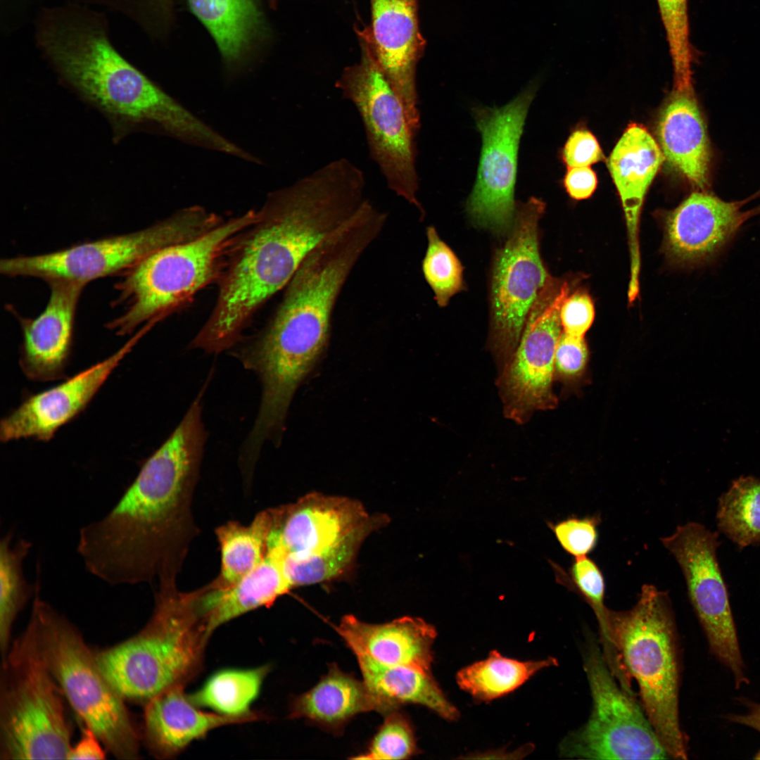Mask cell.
<instances>
[{"mask_svg":"<svg viewBox=\"0 0 760 760\" xmlns=\"http://www.w3.org/2000/svg\"><path fill=\"white\" fill-rule=\"evenodd\" d=\"M613 638L624 669L640 690L644 711L670 758L686 759L679 718V658L667 593L644 585L629 610H610Z\"/></svg>","mask_w":760,"mask_h":760,"instance_id":"52a82bcc","label":"cell"},{"mask_svg":"<svg viewBox=\"0 0 760 760\" xmlns=\"http://www.w3.org/2000/svg\"><path fill=\"white\" fill-rule=\"evenodd\" d=\"M363 680L369 688L400 707L419 704L448 721L459 717L457 709L444 695L430 672L406 666H388L364 655L356 656Z\"/></svg>","mask_w":760,"mask_h":760,"instance_id":"83f0119b","label":"cell"},{"mask_svg":"<svg viewBox=\"0 0 760 760\" xmlns=\"http://www.w3.org/2000/svg\"><path fill=\"white\" fill-rule=\"evenodd\" d=\"M417 752L416 739L410 722L398 710L386 718L372 738L367 751L354 756L355 759H407Z\"/></svg>","mask_w":760,"mask_h":760,"instance_id":"74e56055","label":"cell"},{"mask_svg":"<svg viewBox=\"0 0 760 760\" xmlns=\"http://www.w3.org/2000/svg\"><path fill=\"white\" fill-rule=\"evenodd\" d=\"M13 532L5 534L0 540V647L2 658L10 648L13 622L32 596H34L40 583H28L23 573V562L28 555L32 543L20 539L12 544Z\"/></svg>","mask_w":760,"mask_h":760,"instance_id":"1f68e13d","label":"cell"},{"mask_svg":"<svg viewBox=\"0 0 760 760\" xmlns=\"http://www.w3.org/2000/svg\"><path fill=\"white\" fill-rule=\"evenodd\" d=\"M224 220L193 205L139 231L79 243L53 252L1 259L0 272L8 277H35L46 283L68 281L87 285L121 274L153 252L194 239Z\"/></svg>","mask_w":760,"mask_h":760,"instance_id":"30bf717a","label":"cell"},{"mask_svg":"<svg viewBox=\"0 0 760 760\" xmlns=\"http://www.w3.org/2000/svg\"><path fill=\"white\" fill-rule=\"evenodd\" d=\"M2 661L1 759H68L71 733L63 695L44 657L32 617Z\"/></svg>","mask_w":760,"mask_h":760,"instance_id":"ba28073f","label":"cell"},{"mask_svg":"<svg viewBox=\"0 0 760 760\" xmlns=\"http://www.w3.org/2000/svg\"><path fill=\"white\" fill-rule=\"evenodd\" d=\"M665 159L661 148L642 125L631 124L610 154L607 165L624 211L631 253L628 294L639 293L640 215L647 191Z\"/></svg>","mask_w":760,"mask_h":760,"instance_id":"7402d4cb","label":"cell"},{"mask_svg":"<svg viewBox=\"0 0 760 760\" xmlns=\"http://www.w3.org/2000/svg\"><path fill=\"white\" fill-rule=\"evenodd\" d=\"M263 718L253 711L243 716L203 711L184 693V687L178 686L146 702L144 730L151 752L158 757L170 758L215 728Z\"/></svg>","mask_w":760,"mask_h":760,"instance_id":"cb8c5ba5","label":"cell"},{"mask_svg":"<svg viewBox=\"0 0 760 760\" xmlns=\"http://www.w3.org/2000/svg\"><path fill=\"white\" fill-rule=\"evenodd\" d=\"M270 508L259 512L248 525L229 521L215 530L220 551V569L211 583L232 585L258 566L267 553L271 528Z\"/></svg>","mask_w":760,"mask_h":760,"instance_id":"f546056e","label":"cell"},{"mask_svg":"<svg viewBox=\"0 0 760 760\" xmlns=\"http://www.w3.org/2000/svg\"><path fill=\"white\" fill-rule=\"evenodd\" d=\"M588 349L584 337L562 331L555 355V372L565 379L580 376L588 361Z\"/></svg>","mask_w":760,"mask_h":760,"instance_id":"ab89813d","label":"cell"},{"mask_svg":"<svg viewBox=\"0 0 760 760\" xmlns=\"http://www.w3.org/2000/svg\"><path fill=\"white\" fill-rule=\"evenodd\" d=\"M742 205L707 191L691 194L666 221V248L671 258L686 265L716 258L752 214L742 211Z\"/></svg>","mask_w":760,"mask_h":760,"instance_id":"44dd1931","label":"cell"},{"mask_svg":"<svg viewBox=\"0 0 760 760\" xmlns=\"http://www.w3.org/2000/svg\"><path fill=\"white\" fill-rule=\"evenodd\" d=\"M595 308L586 293L576 292L567 296L560 309V320L563 332L578 337H584L593 324Z\"/></svg>","mask_w":760,"mask_h":760,"instance_id":"60d3db41","label":"cell"},{"mask_svg":"<svg viewBox=\"0 0 760 760\" xmlns=\"http://www.w3.org/2000/svg\"><path fill=\"white\" fill-rule=\"evenodd\" d=\"M428 246L422 262L424 277L441 307L463 289V268L451 248L441 239L435 227L426 229Z\"/></svg>","mask_w":760,"mask_h":760,"instance_id":"8d00e7d4","label":"cell"},{"mask_svg":"<svg viewBox=\"0 0 760 760\" xmlns=\"http://www.w3.org/2000/svg\"><path fill=\"white\" fill-rule=\"evenodd\" d=\"M398 709L373 692L363 680L334 664L313 688L293 699L289 717L338 730L360 713L374 711L386 716Z\"/></svg>","mask_w":760,"mask_h":760,"instance_id":"4316f807","label":"cell"},{"mask_svg":"<svg viewBox=\"0 0 760 760\" xmlns=\"http://www.w3.org/2000/svg\"><path fill=\"white\" fill-rule=\"evenodd\" d=\"M737 701L745 709L743 713H730L723 718L728 722L750 728L760 733V703L747 697H738Z\"/></svg>","mask_w":760,"mask_h":760,"instance_id":"f6af8a7d","label":"cell"},{"mask_svg":"<svg viewBox=\"0 0 760 760\" xmlns=\"http://www.w3.org/2000/svg\"><path fill=\"white\" fill-rule=\"evenodd\" d=\"M755 213H760V206H759V207H758V208H757L756 209V210H755Z\"/></svg>","mask_w":760,"mask_h":760,"instance_id":"7dc6e473","label":"cell"},{"mask_svg":"<svg viewBox=\"0 0 760 760\" xmlns=\"http://www.w3.org/2000/svg\"><path fill=\"white\" fill-rule=\"evenodd\" d=\"M564 184L571 198L582 200L589 198L593 194L597 180L595 172L590 166L574 167L568 168Z\"/></svg>","mask_w":760,"mask_h":760,"instance_id":"7bdbcfd3","label":"cell"},{"mask_svg":"<svg viewBox=\"0 0 760 760\" xmlns=\"http://www.w3.org/2000/svg\"><path fill=\"white\" fill-rule=\"evenodd\" d=\"M371 25L355 31L368 41L380 69L403 103L412 123L420 126L417 65L426 46L419 25L417 0H370Z\"/></svg>","mask_w":760,"mask_h":760,"instance_id":"d6986e66","label":"cell"},{"mask_svg":"<svg viewBox=\"0 0 760 760\" xmlns=\"http://www.w3.org/2000/svg\"><path fill=\"white\" fill-rule=\"evenodd\" d=\"M50 296L44 310L34 318L18 315L23 334L20 366L35 381L65 376L74 338L77 304L85 286L68 281L47 283Z\"/></svg>","mask_w":760,"mask_h":760,"instance_id":"ffe728a7","label":"cell"},{"mask_svg":"<svg viewBox=\"0 0 760 760\" xmlns=\"http://www.w3.org/2000/svg\"><path fill=\"white\" fill-rule=\"evenodd\" d=\"M600 522L597 516L572 517L559 522L553 530L562 547L574 557H581L596 547Z\"/></svg>","mask_w":760,"mask_h":760,"instance_id":"f35d334b","label":"cell"},{"mask_svg":"<svg viewBox=\"0 0 760 760\" xmlns=\"http://www.w3.org/2000/svg\"><path fill=\"white\" fill-rule=\"evenodd\" d=\"M355 209L347 187L322 170L270 193L229 247L215 305L190 347L217 354L236 343L260 308Z\"/></svg>","mask_w":760,"mask_h":760,"instance_id":"7a4b0ae2","label":"cell"},{"mask_svg":"<svg viewBox=\"0 0 760 760\" xmlns=\"http://www.w3.org/2000/svg\"><path fill=\"white\" fill-rule=\"evenodd\" d=\"M269 671L267 665L220 671L189 697L198 707L208 708L219 714L246 716L253 712L250 706L258 696Z\"/></svg>","mask_w":760,"mask_h":760,"instance_id":"d6a6232c","label":"cell"},{"mask_svg":"<svg viewBox=\"0 0 760 760\" xmlns=\"http://www.w3.org/2000/svg\"><path fill=\"white\" fill-rule=\"evenodd\" d=\"M718 531L743 549L760 544V479L740 476L718 498Z\"/></svg>","mask_w":760,"mask_h":760,"instance_id":"836d02e7","label":"cell"},{"mask_svg":"<svg viewBox=\"0 0 760 760\" xmlns=\"http://www.w3.org/2000/svg\"><path fill=\"white\" fill-rule=\"evenodd\" d=\"M562 159L568 168L585 167L602 160L604 155L594 135L589 131L578 129L567 139Z\"/></svg>","mask_w":760,"mask_h":760,"instance_id":"b9f144b4","label":"cell"},{"mask_svg":"<svg viewBox=\"0 0 760 760\" xmlns=\"http://www.w3.org/2000/svg\"><path fill=\"white\" fill-rule=\"evenodd\" d=\"M270 3L271 6L274 8L277 5V0H270Z\"/></svg>","mask_w":760,"mask_h":760,"instance_id":"bcb514c9","label":"cell"},{"mask_svg":"<svg viewBox=\"0 0 760 760\" xmlns=\"http://www.w3.org/2000/svg\"><path fill=\"white\" fill-rule=\"evenodd\" d=\"M293 586L278 555L267 551L263 561L232 585L219 588L211 582L200 588L198 603L211 635L216 628L246 613L270 607Z\"/></svg>","mask_w":760,"mask_h":760,"instance_id":"484cf974","label":"cell"},{"mask_svg":"<svg viewBox=\"0 0 760 760\" xmlns=\"http://www.w3.org/2000/svg\"><path fill=\"white\" fill-rule=\"evenodd\" d=\"M148 330L141 329L115 353L65 381L30 395L0 422V440L50 441L62 426L80 414L114 369Z\"/></svg>","mask_w":760,"mask_h":760,"instance_id":"ac0fdd59","label":"cell"},{"mask_svg":"<svg viewBox=\"0 0 760 760\" xmlns=\"http://www.w3.org/2000/svg\"><path fill=\"white\" fill-rule=\"evenodd\" d=\"M584 669L591 714L583 726L564 738L559 754L581 759H669L645 711L615 680L595 642H590Z\"/></svg>","mask_w":760,"mask_h":760,"instance_id":"7c38bea8","label":"cell"},{"mask_svg":"<svg viewBox=\"0 0 760 760\" xmlns=\"http://www.w3.org/2000/svg\"><path fill=\"white\" fill-rule=\"evenodd\" d=\"M270 509L267 551L292 560L331 550L372 517L357 500L318 493Z\"/></svg>","mask_w":760,"mask_h":760,"instance_id":"e0dca14e","label":"cell"},{"mask_svg":"<svg viewBox=\"0 0 760 760\" xmlns=\"http://www.w3.org/2000/svg\"><path fill=\"white\" fill-rule=\"evenodd\" d=\"M388 215L366 199L305 258L268 324L243 348L249 367L270 387L295 391L325 349L341 291Z\"/></svg>","mask_w":760,"mask_h":760,"instance_id":"3957f363","label":"cell"},{"mask_svg":"<svg viewBox=\"0 0 760 760\" xmlns=\"http://www.w3.org/2000/svg\"><path fill=\"white\" fill-rule=\"evenodd\" d=\"M63 80L102 113L120 139L143 127L215 151L226 139L124 59L101 34L78 33L49 45Z\"/></svg>","mask_w":760,"mask_h":760,"instance_id":"277c9868","label":"cell"},{"mask_svg":"<svg viewBox=\"0 0 760 760\" xmlns=\"http://www.w3.org/2000/svg\"><path fill=\"white\" fill-rule=\"evenodd\" d=\"M37 590L31 616L42 649L63 697L116 758L136 759L139 737L124 703L79 632Z\"/></svg>","mask_w":760,"mask_h":760,"instance_id":"9c48e42d","label":"cell"},{"mask_svg":"<svg viewBox=\"0 0 760 760\" xmlns=\"http://www.w3.org/2000/svg\"><path fill=\"white\" fill-rule=\"evenodd\" d=\"M535 91L531 86L501 108L474 109L483 144L467 211L475 225L497 234L511 231L514 224L519 144Z\"/></svg>","mask_w":760,"mask_h":760,"instance_id":"9a60e30c","label":"cell"},{"mask_svg":"<svg viewBox=\"0 0 760 760\" xmlns=\"http://www.w3.org/2000/svg\"><path fill=\"white\" fill-rule=\"evenodd\" d=\"M557 665L555 658L521 661L505 657L493 650L484 660L461 669L458 685L474 698L489 701L518 688L543 669Z\"/></svg>","mask_w":760,"mask_h":760,"instance_id":"4dcf8cb0","label":"cell"},{"mask_svg":"<svg viewBox=\"0 0 760 760\" xmlns=\"http://www.w3.org/2000/svg\"><path fill=\"white\" fill-rule=\"evenodd\" d=\"M199 593L200 588L179 590L177 581L158 582L145 627L96 654L101 671L124 699L147 702L184 687L197 675L210 637L199 612Z\"/></svg>","mask_w":760,"mask_h":760,"instance_id":"5b68a950","label":"cell"},{"mask_svg":"<svg viewBox=\"0 0 760 760\" xmlns=\"http://www.w3.org/2000/svg\"><path fill=\"white\" fill-rule=\"evenodd\" d=\"M358 62L345 68L335 86L353 103L365 131L370 156L388 187L424 215L417 198L415 138L418 132L379 68L365 37L356 33Z\"/></svg>","mask_w":760,"mask_h":760,"instance_id":"8fae6325","label":"cell"},{"mask_svg":"<svg viewBox=\"0 0 760 760\" xmlns=\"http://www.w3.org/2000/svg\"><path fill=\"white\" fill-rule=\"evenodd\" d=\"M545 204L531 197L517 211L504 246L495 254L491 280V334L495 349L514 354L536 300L552 281L541 260L538 221Z\"/></svg>","mask_w":760,"mask_h":760,"instance_id":"5bb4252c","label":"cell"},{"mask_svg":"<svg viewBox=\"0 0 760 760\" xmlns=\"http://www.w3.org/2000/svg\"><path fill=\"white\" fill-rule=\"evenodd\" d=\"M566 283L549 284L533 304L519 344L501 380L507 416L523 422L531 412L557 404L552 392L556 348L562 333L561 306Z\"/></svg>","mask_w":760,"mask_h":760,"instance_id":"2e32d148","label":"cell"},{"mask_svg":"<svg viewBox=\"0 0 760 760\" xmlns=\"http://www.w3.org/2000/svg\"><path fill=\"white\" fill-rule=\"evenodd\" d=\"M718 534L697 522L678 526L663 545L683 572L688 597L714 657L732 675L735 687L747 685L729 595L717 558Z\"/></svg>","mask_w":760,"mask_h":760,"instance_id":"4fadbf2b","label":"cell"},{"mask_svg":"<svg viewBox=\"0 0 760 760\" xmlns=\"http://www.w3.org/2000/svg\"><path fill=\"white\" fill-rule=\"evenodd\" d=\"M665 159L699 191L709 185L711 150L694 91H673L658 122Z\"/></svg>","mask_w":760,"mask_h":760,"instance_id":"d4e9b609","label":"cell"},{"mask_svg":"<svg viewBox=\"0 0 760 760\" xmlns=\"http://www.w3.org/2000/svg\"><path fill=\"white\" fill-rule=\"evenodd\" d=\"M96 735L85 727L80 741L71 747L68 759H103L106 753Z\"/></svg>","mask_w":760,"mask_h":760,"instance_id":"ee69618b","label":"cell"},{"mask_svg":"<svg viewBox=\"0 0 760 760\" xmlns=\"http://www.w3.org/2000/svg\"><path fill=\"white\" fill-rule=\"evenodd\" d=\"M381 514L370 519L331 550L304 559H284V567L293 588L333 579L346 571L354 562L365 538L386 522Z\"/></svg>","mask_w":760,"mask_h":760,"instance_id":"e575fe53","label":"cell"},{"mask_svg":"<svg viewBox=\"0 0 760 760\" xmlns=\"http://www.w3.org/2000/svg\"><path fill=\"white\" fill-rule=\"evenodd\" d=\"M192 13L215 39L224 62L235 68L261 25L257 0H188Z\"/></svg>","mask_w":760,"mask_h":760,"instance_id":"f1b7e54d","label":"cell"},{"mask_svg":"<svg viewBox=\"0 0 760 760\" xmlns=\"http://www.w3.org/2000/svg\"><path fill=\"white\" fill-rule=\"evenodd\" d=\"M336 630L355 656H367L384 666L430 672L437 633L422 619L403 616L384 623H369L348 614Z\"/></svg>","mask_w":760,"mask_h":760,"instance_id":"603a6c76","label":"cell"},{"mask_svg":"<svg viewBox=\"0 0 760 760\" xmlns=\"http://www.w3.org/2000/svg\"><path fill=\"white\" fill-rule=\"evenodd\" d=\"M674 75V89H693V51L690 40L688 0H657Z\"/></svg>","mask_w":760,"mask_h":760,"instance_id":"d590c367","label":"cell"},{"mask_svg":"<svg viewBox=\"0 0 760 760\" xmlns=\"http://www.w3.org/2000/svg\"><path fill=\"white\" fill-rule=\"evenodd\" d=\"M256 210L224 220L205 234L149 254L120 274L113 305L123 312L108 322L118 336L144 324H155L186 304L204 287L217 281L234 237L251 224Z\"/></svg>","mask_w":760,"mask_h":760,"instance_id":"8992f818","label":"cell"},{"mask_svg":"<svg viewBox=\"0 0 760 760\" xmlns=\"http://www.w3.org/2000/svg\"><path fill=\"white\" fill-rule=\"evenodd\" d=\"M202 389L165 442L102 518L81 528L77 552L110 585L177 580L198 534L192 502L206 433Z\"/></svg>","mask_w":760,"mask_h":760,"instance_id":"6da1fadb","label":"cell"}]
</instances>
